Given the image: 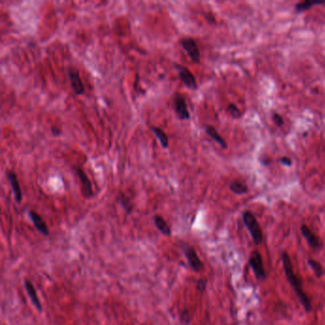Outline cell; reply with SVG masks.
<instances>
[{"mask_svg":"<svg viewBox=\"0 0 325 325\" xmlns=\"http://www.w3.org/2000/svg\"><path fill=\"white\" fill-rule=\"evenodd\" d=\"M281 262L284 270V274L286 275L288 282L290 283L291 287L294 290L296 296L300 300V304L304 308L305 312L309 313L312 311V303L307 294L303 291L300 277L297 275L294 271V267L291 262V259L286 252H283L281 254Z\"/></svg>","mask_w":325,"mask_h":325,"instance_id":"1","label":"cell"},{"mask_svg":"<svg viewBox=\"0 0 325 325\" xmlns=\"http://www.w3.org/2000/svg\"><path fill=\"white\" fill-rule=\"evenodd\" d=\"M242 219L246 228L248 229L255 244L256 245L262 244L263 240V229L260 225L256 216L250 211H246L242 215Z\"/></svg>","mask_w":325,"mask_h":325,"instance_id":"2","label":"cell"},{"mask_svg":"<svg viewBox=\"0 0 325 325\" xmlns=\"http://www.w3.org/2000/svg\"><path fill=\"white\" fill-rule=\"evenodd\" d=\"M181 250L183 252V254H184V256L187 260L188 263H189L190 267L193 269V271H195L196 273H199L201 270H203L204 264L202 263V261L200 260L197 251L195 250L192 246L186 244V243H182Z\"/></svg>","mask_w":325,"mask_h":325,"instance_id":"3","label":"cell"},{"mask_svg":"<svg viewBox=\"0 0 325 325\" xmlns=\"http://www.w3.org/2000/svg\"><path fill=\"white\" fill-rule=\"evenodd\" d=\"M248 263L250 265L254 274L259 280H263L266 277V272L263 265V258L261 253L258 250H254L251 252Z\"/></svg>","mask_w":325,"mask_h":325,"instance_id":"4","label":"cell"},{"mask_svg":"<svg viewBox=\"0 0 325 325\" xmlns=\"http://www.w3.org/2000/svg\"><path fill=\"white\" fill-rule=\"evenodd\" d=\"M174 67L177 72L179 79L183 82V84L186 87L191 90H197L199 88L195 75L188 69L186 66H183L181 64H175Z\"/></svg>","mask_w":325,"mask_h":325,"instance_id":"5","label":"cell"},{"mask_svg":"<svg viewBox=\"0 0 325 325\" xmlns=\"http://www.w3.org/2000/svg\"><path fill=\"white\" fill-rule=\"evenodd\" d=\"M180 46L187 52L188 55L190 56L193 62L200 63V51L196 40L194 38L184 37L179 39Z\"/></svg>","mask_w":325,"mask_h":325,"instance_id":"6","label":"cell"},{"mask_svg":"<svg viewBox=\"0 0 325 325\" xmlns=\"http://www.w3.org/2000/svg\"><path fill=\"white\" fill-rule=\"evenodd\" d=\"M173 105H174L175 113L179 119H181V120L190 119L191 115L188 110L187 103H186V100L184 99V97L181 94H179V93L174 94Z\"/></svg>","mask_w":325,"mask_h":325,"instance_id":"7","label":"cell"},{"mask_svg":"<svg viewBox=\"0 0 325 325\" xmlns=\"http://www.w3.org/2000/svg\"><path fill=\"white\" fill-rule=\"evenodd\" d=\"M73 169L75 170V174L78 176L80 182H81V191H82V196L85 199H90L94 196V191H93V185L92 182L90 180V178L88 177L86 172L79 168V167H73Z\"/></svg>","mask_w":325,"mask_h":325,"instance_id":"8","label":"cell"},{"mask_svg":"<svg viewBox=\"0 0 325 325\" xmlns=\"http://www.w3.org/2000/svg\"><path fill=\"white\" fill-rule=\"evenodd\" d=\"M68 77L71 83V87L74 90L75 95H83L85 92L84 84L82 83L81 77L79 75V71L75 67H69L68 68Z\"/></svg>","mask_w":325,"mask_h":325,"instance_id":"9","label":"cell"},{"mask_svg":"<svg viewBox=\"0 0 325 325\" xmlns=\"http://www.w3.org/2000/svg\"><path fill=\"white\" fill-rule=\"evenodd\" d=\"M300 232L311 248L319 249L321 247L320 238L313 232L310 227H308L306 224H302L300 226Z\"/></svg>","mask_w":325,"mask_h":325,"instance_id":"10","label":"cell"},{"mask_svg":"<svg viewBox=\"0 0 325 325\" xmlns=\"http://www.w3.org/2000/svg\"><path fill=\"white\" fill-rule=\"evenodd\" d=\"M28 214H29V217H30L31 220L33 221L34 225L37 228L38 232L41 235L45 236V237L49 236V234H50L49 228H48V226L46 224V222L44 221V219L41 217V216L36 212V211H34V210H30Z\"/></svg>","mask_w":325,"mask_h":325,"instance_id":"11","label":"cell"},{"mask_svg":"<svg viewBox=\"0 0 325 325\" xmlns=\"http://www.w3.org/2000/svg\"><path fill=\"white\" fill-rule=\"evenodd\" d=\"M6 175H7V178L9 180L10 184H11V187L13 189L15 202L20 203L22 201L23 196H22V192H21V188H20V184H19L17 175L13 171H7Z\"/></svg>","mask_w":325,"mask_h":325,"instance_id":"12","label":"cell"},{"mask_svg":"<svg viewBox=\"0 0 325 325\" xmlns=\"http://www.w3.org/2000/svg\"><path fill=\"white\" fill-rule=\"evenodd\" d=\"M24 286H25L27 294H28L30 300L32 301L33 305L37 308L38 311L41 312L42 311V304H41L40 300L38 298L37 290H36V288L34 286L33 282L31 280H29V279H25L24 280Z\"/></svg>","mask_w":325,"mask_h":325,"instance_id":"13","label":"cell"},{"mask_svg":"<svg viewBox=\"0 0 325 325\" xmlns=\"http://www.w3.org/2000/svg\"><path fill=\"white\" fill-rule=\"evenodd\" d=\"M154 223L156 227L158 228V230L162 234L163 236L166 237H171L172 235V229L170 225L167 223V221L163 218L162 216L160 215H155L154 217Z\"/></svg>","mask_w":325,"mask_h":325,"instance_id":"14","label":"cell"},{"mask_svg":"<svg viewBox=\"0 0 325 325\" xmlns=\"http://www.w3.org/2000/svg\"><path fill=\"white\" fill-rule=\"evenodd\" d=\"M204 131L206 132V134L212 138L214 141H216L220 147L222 148H227V143L223 138L217 133V131L216 130V128L214 126L205 125L204 126Z\"/></svg>","mask_w":325,"mask_h":325,"instance_id":"15","label":"cell"},{"mask_svg":"<svg viewBox=\"0 0 325 325\" xmlns=\"http://www.w3.org/2000/svg\"><path fill=\"white\" fill-rule=\"evenodd\" d=\"M325 4V1H313V0H306L303 2H300L298 4H296L295 6V11L297 13H302L305 12L309 9H311L314 6H318V5H324Z\"/></svg>","mask_w":325,"mask_h":325,"instance_id":"16","label":"cell"},{"mask_svg":"<svg viewBox=\"0 0 325 325\" xmlns=\"http://www.w3.org/2000/svg\"><path fill=\"white\" fill-rule=\"evenodd\" d=\"M150 130L156 135V137L159 139V141L161 142L162 146L163 148H168L169 147V138L168 136L166 135V133L163 131L162 129L156 127V126H150Z\"/></svg>","mask_w":325,"mask_h":325,"instance_id":"17","label":"cell"},{"mask_svg":"<svg viewBox=\"0 0 325 325\" xmlns=\"http://www.w3.org/2000/svg\"><path fill=\"white\" fill-rule=\"evenodd\" d=\"M117 200L119 202V204L121 205V207L123 208V210L125 211L126 214L130 215L133 212V203L130 200L129 197H127L125 194L120 193L119 196L117 197Z\"/></svg>","mask_w":325,"mask_h":325,"instance_id":"18","label":"cell"},{"mask_svg":"<svg viewBox=\"0 0 325 325\" xmlns=\"http://www.w3.org/2000/svg\"><path fill=\"white\" fill-rule=\"evenodd\" d=\"M230 191L236 195H244V194L248 193L249 189L246 184H244L242 182L234 181L230 184Z\"/></svg>","mask_w":325,"mask_h":325,"instance_id":"19","label":"cell"},{"mask_svg":"<svg viewBox=\"0 0 325 325\" xmlns=\"http://www.w3.org/2000/svg\"><path fill=\"white\" fill-rule=\"evenodd\" d=\"M307 263H308V265L311 267V269L314 271V273H315V275L317 277H322L323 275H325L324 267L318 261L313 260V259H309L307 261Z\"/></svg>","mask_w":325,"mask_h":325,"instance_id":"20","label":"cell"},{"mask_svg":"<svg viewBox=\"0 0 325 325\" xmlns=\"http://www.w3.org/2000/svg\"><path fill=\"white\" fill-rule=\"evenodd\" d=\"M227 111H228V113L232 115L233 118H239L241 116L240 110L238 109V107H237V105H235L233 103H231V104L228 105Z\"/></svg>","mask_w":325,"mask_h":325,"instance_id":"21","label":"cell"},{"mask_svg":"<svg viewBox=\"0 0 325 325\" xmlns=\"http://www.w3.org/2000/svg\"><path fill=\"white\" fill-rule=\"evenodd\" d=\"M179 319L181 321V323L188 325L191 321V316H190V312L188 311L187 309H183L180 314H179Z\"/></svg>","mask_w":325,"mask_h":325,"instance_id":"22","label":"cell"},{"mask_svg":"<svg viewBox=\"0 0 325 325\" xmlns=\"http://www.w3.org/2000/svg\"><path fill=\"white\" fill-rule=\"evenodd\" d=\"M272 119H273V121L275 122V125L282 126L283 124H284V120H283V117H282V116H281L279 113H273V115H272Z\"/></svg>","mask_w":325,"mask_h":325,"instance_id":"23","label":"cell"},{"mask_svg":"<svg viewBox=\"0 0 325 325\" xmlns=\"http://www.w3.org/2000/svg\"><path fill=\"white\" fill-rule=\"evenodd\" d=\"M206 285H207V280L204 278H200L197 282V289L200 293H203L206 289Z\"/></svg>","mask_w":325,"mask_h":325,"instance_id":"24","label":"cell"},{"mask_svg":"<svg viewBox=\"0 0 325 325\" xmlns=\"http://www.w3.org/2000/svg\"><path fill=\"white\" fill-rule=\"evenodd\" d=\"M51 132H52V134H53L54 137H58V136L61 134V129L58 128V127L53 126V127L51 128Z\"/></svg>","mask_w":325,"mask_h":325,"instance_id":"25","label":"cell"},{"mask_svg":"<svg viewBox=\"0 0 325 325\" xmlns=\"http://www.w3.org/2000/svg\"><path fill=\"white\" fill-rule=\"evenodd\" d=\"M280 162H281V164H283L284 166H288V167H290L293 164V162L291 161V159H289L287 157L281 158L280 159Z\"/></svg>","mask_w":325,"mask_h":325,"instance_id":"26","label":"cell"}]
</instances>
